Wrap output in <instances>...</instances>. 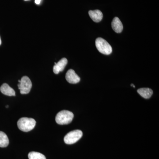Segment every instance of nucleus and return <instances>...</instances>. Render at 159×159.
I'll use <instances>...</instances> for the list:
<instances>
[{"mask_svg": "<svg viewBox=\"0 0 159 159\" xmlns=\"http://www.w3.org/2000/svg\"><path fill=\"white\" fill-rule=\"evenodd\" d=\"M1 44H2V41H1V37H0V45H1Z\"/></svg>", "mask_w": 159, "mask_h": 159, "instance_id": "15", "label": "nucleus"}, {"mask_svg": "<svg viewBox=\"0 0 159 159\" xmlns=\"http://www.w3.org/2000/svg\"><path fill=\"white\" fill-rule=\"evenodd\" d=\"M68 63V61L66 58H63L57 63H55L53 67V71L55 74H58L60 72L64 70L66 66Z\"/></svg>", "mask_w": 159, "mask_h": 159, "instance_id": "7", "label": "nucleus"}, {"mask_svg": "<svg viewBox=\"0 0 159 159\" xmlns=\"http://www.w3.org/2000/svg\"><path fill=\"white\" fill-rule=\"evenodd\" d=\"M96 46L100 53L109 55L112 53V49L110 44L102 38H98L96 40Z\"/></svg>", "mask_w": 159, "mask_h": 159, "instance_id": "3", "label": "nucleus"}, {"mask_svg": "<svg viewBox=\"0 0 159 159\" xmlns=\"http://www.w3.org/2000/svg\"><path fill=\"white\" fill-rule=\"evenodd\" d=\"M9 144V140L7 135L3 132L0 131V147L5 148Z\"/></svg>", "mask_w": 159, "mask_h": 159, "instance_id": "12", "label": "nucleus"}, {"mask_svg": "<svg viewBox=\"0 0 159 159\" xmlns=\"http://www.w3.org/2000/svg\"><path fill=\"white\" fill-rule=\"evenodd\" d=\"M137 92L141 97L146 99L150 98L153 94V91L149 88L140 89L138 90Z\"/></svg>", "mask_w": 159, "mask_h": 159, "instance_id": "11", "label": "nucleus"}, {"mask_svg": "<svg viewBox=\"0 0 159 159\" xmlns=\"http://www.w3.org/2000/svg\"><path fill=\"white\" fill-rule=\"evenodd\" d=\"M83 133L80 130H74L70 132L65 136L64 140L66 144L71 145L76 143L82 137Z\"/></svg>", "mask_w": 159, "mask_h": 159, "instance_id": "4", "label": "nucleus"}, {"mask_svg": "<svg viewBox=\"0 0 159 159\" xmlns=\"http://www.w3.org/2000/svg\"><path fill=\"white\" fill-rule=\"evenodd\" d=\"M36 125V121L32 118H21L17 122V126L20 130L24 132H29L32 130Z\"/></svg>", "mask_w": 159, "mask_h": 159, "instance_id": "2", "label": "nucleus"}, {"mask_svg": "<svg viewBox=\"0 0 159 159\" xmlns=\"http://www.w3.org/2000/svg\"><path fill=\"white\" fill-rule=\"evenodd\" d=\"M89 13L90 17L95 22H99L102 20L103 15L100 10H90L89 11Z\"/></svg>", "mask_w": 159, "mask_h": 159, "instance_id": "8", "label": "nucleus"}, {"mask_svg": "<svg viewBox=\"0 0 159 159\" xmlns=\"http://www.w3.org/2000/svg\"><path fill=\"white\" fill-rule=\"evenodd\" d=\"M25 1H29V0H25Z\"/></svg>", "mask_w": 159, "mask_h": 159, "instance_id": "18", "label": "nucleus"}, {"mask_svg": "<svg viewBox=\"0 0 159 159\" xmlns=\"http://www.w3.org/2000/svg\"><path fill=\"white\" fill-rule=\"evenodd\" d=\"M131 86H133L134 88H135V86L134 85V84H131Z\"/></svg>", "mask_w": 159, "mask_h": 159, "instance_id": "16", "label": "nucleus"}, {"mask_svg": "<svg viewBox=\"0 0 159 159\" xmlns=\"http://www.w3.org/2000/svg\"><path fill=\"white\" fill-rule=\"evenodd\" d=\"M29 159H46L45 156L42 154L36 152H31L29 154Z\"/></svg>", "mask_w": 159, "mask_h": 159, "instance_id": "13", "label": "nucleus"}, {"mask_svg": "<svg viewBox=\"0 0 159 159\" xmlns=\"http://www.w3.org/2000/svg\"><path fill=\"white\" fill-rule=\"evenodd\" d=\"M66 78L68 82L73 84L78 83L80 80V77L72 69L67 71L66 74Z\"/></svg>", "mask_w": 159, "mask_h": 159, "instance_id": "6", "label": "nucleus"}, {"mask_svg": "<svg viewBox=\"0 0 159 159\" xmlns=\"http://www.w3.org/2000/svg\"><path fill=\"white\" fill-rule=\"evenodd\" d=\"M111 26L113 29L116 33H121L123 30V25L121 20L117 17L114 18L111 23Z\"/></svg>", "mask_w": 159, "mask_h": 159, "instance_id": "9", "label": "nucleus"}, {"mask_svg": "<svg viewBox=\"0 0 159 159\" xmlns=\"http://www.w3.org/2000/svg\"><path fill=\"white\" fill-rule=\"evenodd\" d=\"M6 107H7V108H8V107H9V106H6Z\"/></svg>", "mask_w": 159, "mask_h": 159, "instance_id": "17", "label": "nucleus"}, {"mask_svg": "<svg viewBox=\"0 0 159 159\" xmlns=\"http://www.w3.org/2000/svg\"><path fill=\"white\" fill-rule=\"evenodd\" d=\"M19 84H18L19 89L21 94L29 93L32 87V83L31 80L27 76H24L20 80H19Z\"/></svg>", "mask_w": 159, "mask_h": 159, "instance_id": "5", "label": "nucleus"}, {"mask_svg": "<svg viewBox=\"0 0 159 159\" xmlns=\"http://www.w3.org/2000/svg\"><path fill=\"white\" fill-rule=\"evenodd\" d=\"M0 91L2 93L6 95V96H15L16 93L13 89L10 87L7 84H3L0 88Z\"/></svg>", "mask_w": 159, "mask_h": 159, "instance_id": "10", "label": "nucleus"}, {"mask_svg": "<svg viewBox=\"0 0 159 159\" xmlns=\"http://www.w3.org/2000/svg\"><path fill=\"white\" fill-rule=\"evenodd\" d=\"M74 114L70 111H61L56 115L55 121L59 125H67L72 122L74 119Z\"/></svg>", "mask_w": 159, "mask_h": 159, "instance_id": "1", "label": "nucleus"}, {"mask_svg": "<svg viewBox=\"0 0 159 159\" xmlns=\"http://www.w3.org/2000/svg\"><path fill=\"white\" fill-rule=\"evenodd\" d=\"M41 0H35V3L37 5H39L41 2Z\"/></svg>", "mask_w": 159, "mask_h": 159, "instance_id": "14", "label": "nucleus"}]
</instances>
